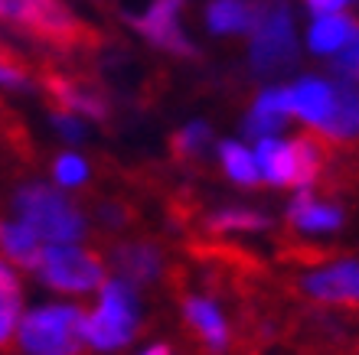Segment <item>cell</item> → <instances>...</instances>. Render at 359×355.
Listing matches in <instances>:
<instances>
[{"label": "cell", "mask_w": 359, "mask_h": 355, "mask_svg": "<svg viewBox=\"0 0 359 355\" xmlns=\"http://www.w3.org/2000/svg\"><path fill=\"white\" fill-rule=\"evenodd\" d=\"M333 66H337V75H340L343 82H359V33L337 53Z\"/></svg>", "instance_id": "d4e9b609"}, {"label": "cell", "mask_w": 359, "mask_h": 355, "mask_svg": "<svg viewBox=\"0 0 359 355\" xmlns=\"http://www.w3.org/2000/svg\"><path fill=\"white\" fill-rule=\"evenodd\" d=\"M33 271L49 290H59V293H92V290H102L104 284V264L72 242L43 244Z\"/></svg>", "instance_id": "3957f363"}, {"label": "cell", "mask_w": 359, "mask_h": 355, "mask_svg": "<svg viewBox=\"0 0 359 355\" xmlns=\"http://www.w3.org/2000/svg\"><path fill=\"white\" fill-rule=\"evenodd\" d=\"M327 137L333 141H350L359 134V92L356 82H343L337 85V108H333V118L327 124Z\"/></svg>", "instance_id": "ac0fdd59"}, {"label": "cell", "mask_w": 359, "mask_h": 355, "mask_svg": "<svg viewBox=\"0 0 359 355\" xmlns=\"http://www.w3.org/2000/svg\"><path fill=\"white\" fill-rule=\"evenodd\" d=\"M304 293L320 303H359V261H337L304 277Z\"/></svg>", "instance_id": "30bf717a"}, {"label": "cell", "mask_w": 359, "mask_h": 355, "mask_svg": "<svg viewBox=\"0 0 359 355\" xmlns=\"http://www.w3.org/2000/svg\"><path fill=\"white\" fill-rule=\"evenodd\" d=\"M20 323V284L17 274L0 261V346L17 333Z\"/></svg>", "instance_id": "44dd1931"}, {"label": "cell", "mask_w": 359, "mask_h": 355, "mask_svg": "<svg viewBox=\"0 0 359 355\" xmlns=\"http://www.w3.org/2000/svg\"><path fill=\"white\" fill-rule=\"evenodd\" d=\"M137 333V297H134L131 284L124 281H104L98 309L82 316L79 336L82 342L98 352H114V349L128 346Z\"/></svg>", "instance_id": "6da1fadb"}, {"label": "cell", "mask_w": 359, "mask_h": 355, "mask_svg": "<svg viewBox=\"0 0 359 355\" xmlns=\"http://www.w3.org/2000/svg\"><path fill=\"white\" fill-rule=\"evenodd\" d=\"M287 215H291V222L301 228V232L307 235H323V232H337L343 225V215L340 209L333 206H323V202H317V199L311 196V186H304L297 196L291 199V209H287Z\"/></svg>", "instance_id": "5bb4252c"}, {"label": "cell", "mask_w": 359, "mask_h": 355, "mask_svg": "<svg viewBox=\"0 0 359 355\" xmlns=\"http://www.w3.org/2000/svg\"><path fill=\"white\" fill-rule=\"evenodd\" d=\"M49 88H53V95H56L59 108L76 111V114H86V118H104V102L95 92L82 88V85L66 82V78H53Z\"/></svg>", "instance_id": "d6986e66"}, {"label": "cell", "mask_w": 359, "mask_h": 355, "mask_svg": "<svg viewBox=\"0 0 359 355\" xmlns=\"http://www.w3.org/2000/svg\"><path fill=\"white\" fill-rule=\"evenodd\" d=\"M53 173H56V183H59V186L76 189V186H82V183L88 179V163L79 157V153H62V157L56 160Z\"/></svg>", "instance_id": "603a6c76"}, {"label": "cell", "mask_w": 359, "mask_h": 355, "mask_svg": "<svg viewBox=\"0 0 359 355\" xmlns=\"http://www.w3.org/2000/svg\"><path fill=\"white\" fill-rule=\"evenodd\" d=\"M206 144H209V127L206 124H187V127L173 137V147H177L180 157H196Z\"/></svg>", "instance_id": "cb8c5ba5"}, {"label": "cell", "mask_w": 359, "mask_h": 355, "mask_svg": "<svg viewBox=\"0 0 359 355\" xmlns=\"http://www.w3.org/2000/svg\"><path fill=\"white\" fill-rule=\"evenodd\" d=\"M258 7H252L248 0H212L209 4V29L212 33H245L255 27Z\"/></svg>", "instance_id": "e0dca14e"}, {"label": "cell", "mask_w": 359, "mask_h": 355, "mask_svg": "<svg viewBox=\"0 0 359 355\" xmlns=\"http://www.w3.org/2000/svg\"><path fill=\"white\" fill-rule=\"evenodd\" d=\"M39 251H43V238H39L27 222H4L0 218V254L17 267H36Z\"/></svg>", "instance_id": "9a60e30c"}, {"label": "cell", "mask_w": 359, "mask_h": 355, "mask_svg": "<svg viewBox=\"0 0 359 355\" xmlns=\"http://www.w3.org/2000/svg\"><path fill=\"white\" fill-rule=\"evenodd\" d=\"M252 33V66L258 72H278V69L291 66L297 56V39H294V23L287 7L271 4V7H258L255 27Z\"/></svg>", "instance_id": "8992f818"}, {"label": "cell", "mask_w": 359, "mask_h": 355, "mask_svg": "<svg viewBox=\"0 0 359 355\" xmlns=\"http://www.w3.org/2000/svg\"><path fill=\"white\" fill-rule=\"evenodd\" d=\"M216 232H262L268 228V218L262 212H248V209H226L209 218Z\"/></svg>", "instance_id": "7402d4cb"}, {"label": "cell", "mask_w": 359, "mask_h": 355, "mask_svg": "<svg viewBox=\"0 0 359 355\" xmlns=\"http://www.w3.org/2000/svg\"><path fill=\"white\" fill-rule=\"evenodd\" d=\"M53 127H56L66 141H79V137H86V127H82V121L76 118V111H66V108H59V111L53 114Z\"/></svg>", "instance_id": "484cf974"}, {"label": "cell", "mask_w": 359, "mask_h": 355, "mask_svg": "<svg viewBox=\"0 0 359 355\" xmlns=\"http://www.w3.org/2000/svg\"><path fill=\"white\" fill-rule=\"evenodd\" d=\"M0 20L29 27L53 39H66L79 29L76 17L59 0H0Z\"/></svg>", "instance_id": "52a82bcc"}, {"label": "cell", "mask_w": 359, "mask_h": 355, "mask_svg": "<svg viewBox=\"0 0 359 355\" xmlns=\"http://www.w3.org/2000/svg\"><path fill=\"white\" fill-rule=\"evenodd\" d=\"M17 206V218L27 222L33 232L43 238V244H59V242H79L86 235V218L66 196H59L56 189L33 183L23 186L13 199Z\"/></svg>", "instance_id": "7a4b0ae2"}, {"label": "cell", "mask_w": 359, "mask_h": 355, "mask_svg": "<svg viewBox=\"0 0 359 355\" xmlns=\"http://www.w3.org/2000/svg\"><path fill=\"white\" fill-rule=\"evenodd\" d=\"M291 118V108H287V88H268V92L258 95L255 108L245 118V134L248 137H271L284 127V121Z\"/></svg>", "instance_id": "7c38bea8"}, {"label": "cell", "mask_w": 359, "mask_h": 355, "mask_svg": "<svg viewBox=\"0 0 359 355\" xmlns=\"http://www.w3.org/2000/svg\"><path fill=\"white\" fill-rule=\"evenodd\" d=\"M180 7H183V0H154L151 7L144 10V17L134 20V27L141 29L154 46L167 49V53H177V56H193L189 39L183 36V29L177 27Z\"/></svg>", "instance_id": "9c48e42d"}, {"label": "cell", "mask_w": 359, "mask_h": 355, "mask_svg": "<svg viewBox=\"0 0 359 355\" xmlns=\"http://www.w3.org/2000/svg\"><path fill=\"white\" fill-rule=\"evenodd\" d=\"M82 309L76 307H39L17 323V342L33 355H72L82 346L79 326Z\"/></svg>", "instance_id": "5b68a950"}, {"label": "cell", "mask_w": 359, "mask_h": 355, "mask_svg": "<svg viewBox=\"0 0 359 355\" xmlns=\"http://www.w3.org/2000/svg\"><path fill=\"white\" fill-rule=\"evenodd\" d=\"M287 108L297 114L304 124H311L317 131H327V124L337 108V85L323 78H301L287 88Z\"/></svg>", "instance_id": "ba28073f"}, {"label": "cell", "mask_w": 359, "mask_h": 355, "mask_svg": "<svg viewBox=\"0 0 359 355\" xmlns=\"http://www.w3.org/2000/svg\"><path fill=\"white\" fill-rule=\"evenodd\" d=\"M0 85H7V88H23V85H27V75L17 72V69L7 66V62H0Z\"/></svg>", "instance_id": "4316f807"}, {"label": "cell", "mask_w": 359, "mask_h": 355, "mask_svg": "<svg viewBox=\"0 0 359 355\" xmlns=\"http://www.w3.org/2000/svg\"><path fill=\"white\" fill-rule=\"evenodd\" d=\"M258 169L262 179H268L271 186H311L317 173H320V150L311 137H294V141H281L278 134L271 137H258Z\"/></svg>", "instance_id": "277c9868"}, {"label": "cell", "mask_w": 359, "mask_h": 355, "mask_svg": "<svg viewBox=\"0 0 359 355\" xmlns=\"http://www.w3.org/2000/svg\"><path fill=\"white\" fill-rule=\"evenodd\" d=\"M356 33H359L356 20L346 17L343 10H330V13H317L311 33H307V43H311L317 56H337Z\"/></svg>", "instance_id": "8fae6325"}, {"label": "cell", "mask_w": 359, "mask_h": 355, "mask_svg": "<svg viewBox=\"0 0 359 355\" xmlns=\"http://www.w3.org/2000/svg\"><path fill=\"white\" fill-rule=\"evenodd\" d=\"M183 313H187V323L196 329V336L206 342L212 352H222L229 346V326L226 316L219 313V307L206 297H189L183 303Z\"/></svg>", "instance_id": "4fadbf2b"}, {"label": "cell", "mask_w": 359, "mask_h": 355, "mask_svg": "<svg viewBox=\"0 0 359 355\" xmlns=\"http://www.w3.org/2000/svg\"><path fill=\"white\" fill-rule=\"evenodd\" d=\"M219 157H222V167H226V176L238 186H255L262 179V169H258V157L248 147L236 141H226L219 147Z\"/></svg>", "instance_id": "ffe728a7"}, {"label": "cell", "mask_w": 359, "mask_h": 355, "mask_svg": "<svg viewBox=\"0 0 359 355\" xmlns=\"http://www.w3.org/2000/svg\"><path fill=\"white\" fill-rule=\"evenodd\" d=\"M114 267L121 271V277L128 284H151L161 274V254L154 244L134 242V244H121L114 251Z\"/></svg>", "instance_id": "2e32d148"}, {"label": "cell", "mask_w": 359, "mask_h": 355, "mask_svg": "<svg viewBox=\"0 0 359 355\" xmlns=\"http://www.w3.org/2000/svg\"><path fill=\"white\" fill-rule=\"evenodd\" d=\"M350 4V0H307V7L313 10V13H330V10H343Z\"/></svg>", "instance_id": "83f0119b"}]
</instances>
